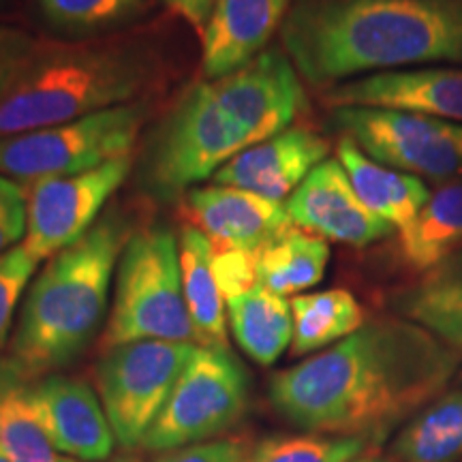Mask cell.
<instances>
[{"label": "cell", "mask_w": 462, "mask_h": 462, "mask_svg": "<svg viewBox=\"0 0 462 462\" xmlns=\"http://www.w3.org/2000/svg\"><path fill=\"white\" fill-rule=\"evenodd\" d=\"M460 356L407 319H377L270 381L282 418L315 435L373 441L441 396Z\"/></svg>", "instance_id": "cell-1"}, {"label": "cell", "mask_w": 462, "mask_h": 462, "mask_svg": "<svg viewBox=\"0 0 462 462\" xmlns=\"http://www.w3.org/2000/svg\"><path fill=\"white\" fill-rule=\"evenodd\" d=\"M281 39L300 78L315 86L462 67V0H298Z\"/></svg>", "instance_id": "cell-2"}, {"label": "cell", "mask_w": 462, "mask_h": 462, "mask_svg": "<svg viewBox=\"0 0 462 462\" xmlns=\"http://www.w3.org/2000/svg\"><path fill=\"white\" fill-rule=\"evenodd\" d=\"M131 229L129 217L106 210L75 245L48 259L28 285L9 354L28 377L67 366L92 343Z\"/></svg>", "instance_id": "cell-3"}, {"label": "cell", "mask_w": 462, "mask_h": 462, "mask_svg": "<svg viewBox=\"0 0 462 462\" xmlns=\"http://www.w3.org/2000/svg\"><path fill=\"white\" fill-rule=\"evenodd\" d=\"M159 75V56L143 42L42 43L0 101V140L140 101Z\"/></svg>", "instance_id": "cell-4"}, {"label": "cell", "mask_w": 462, "mask_h": 462, "mask_svg": "<svg viewBox=\"0 0 462 462\" xmlns=\"http://www.w3.org/2000/svg\"><path fill=\"white\" fill-rule=\"evenodd\" d=\"M255 146L238 118L223 106L210 79L184 90L150 131L140 161V182L161 201H173L198 182Z\"/></svg>", "instance_id": "cell-5"}, {"label": "cell", "mask_w": 462, "mask_h": 462, "mask_svg": "<svg viewBox=\"0 0 462 462\" xmlns=\"http://www.w3.org/2000/svg\"><path fill=\"white\" fill-rule=\"evenodd\" d=\"M137 340L198 345L184 300L178 236L167 225L133 231L116 265L101 349Z\"/></svg>", "instance_id": "cell-6"}, {"label": "cell", "mask_w": 462, "mask_h": 462, "mask_svg": "<svg viewBox=\"0 0 462 462\" xmlns=\"http://www.w3.org/2000/svg\"><path fill=\"white\" fill-rule=\"evenodd\" d=\"M150 103L140 99L0 140V173L20 184L75 176L126 157L140 142Z\"/></svg>", "instance_id": "cell-7"}, {"label": "cell", "mask_w": 462, "mask_h": 462, "mask_svg": "<svg viewBox=\"0 0 462 462\" xmlns=\"http://www.w3.org/2000/svg\"><path fill=\"white\" fill-rule=\"evenodd\" d=\"M248 407V377L229 349L195 346L163 411L142 446L150 452L204 443L242 420Z\"/></svg>", "instance_id": "cell-8"}, {"label": "cell", "mask_w": 462, "mask_h": 462, "mask_svg": "<svg viewBox=\"0 0 462 462\" xmlns=\"http://www.w3.org/2000/svg\"><path fill=\"white\" fill-rule=\"evenodd\" d=\"M195 346V343L137 340L103 351L97 364V390L116 443L126 449L142 446Z\"/></svg>", "instance_id": "cell-9"}, {"label": "cell", "mask_w": 462, "mask_h": 462, "mask_svg": "<svg viewBox=\"0 0 462 462\" xmlns=\"http://www.w3.org/2000/svg\"><path fill=\"white\" fill-rule=\"evenodd\" d=\"M332 125L366 157L432 180L462 176V125L385 107H332Z\"/></svg>", "instance_id": "cell-10"}, {"label": "cell", "mask_w": 462, "mask_h": 462, "mask_svg": "<svg viewBox=\"0 0 462 462\" xmlns=\"http://www.w3.org/2000/svg\"><path fill=\"white\" fill-rule=\"evenodd\" d=\"M131 167L133 157L126 154L97 170L26 184V236L22 246L28 255L42 263L75 245L99 221L103 208L123 187Z\"/></svg>", "instance_id": "cell-11"}, {"label": "cell", "mask_w": 462, "mask_h": 462, "mask_svg": "<svg viewBox=\"0 0 462 462\" xmlns=\"http://www.w3.org/2000/svg\"><path fill=\"white\" fill-rule=\"evenodd\" d=\"M210 82L255 143L287 131L306 106L302 78L279 48L263 50L245 67Z\"/></svg>", "instance_id": "cell-12"}, {"label": "cell", "mask_w": 462, "mask_h": 462, "mask_svg": "<svg viewBox=\"0 0 462 462\" xmlns=\"http://www.w3.org/2000/svg\"><path fill=\"white\" fill-rule=\"evenodd\" d=\"M287 215L293 227L323 240L366 246L394 234V227L368 210L338 159L328 157L289 195Z\"/></svg>", "instance_id": "cell-13"}, {"label": "cell", "mask_w": 462, "mask_h": 462, "mask_svg": "<svg viewBox=\"0 0 462 462\" xmlns=\"http://www.w3.org/2000/svg\"><path fill=\"white\" fill-rule=\"evenodd\" d=\"M330 107H385L462 125V67H418L364 75L332 86Z\"/></svg>", "instance_id": "cell-14"}, {"label": "cell", "mask_w": 462, "mask_h": 462, "mask_svg": "<svg viewBox=\"0 0 462 462\" xmlns=\"http://www.w3.org/2000/svg\"><path fill=\"white\" fill-rule=\"evenodd\" d=\"M31 401L39 424L58 452L86 462H103L112 456V424L86 381L48 374L31 383Z\"/></svg>", "instance_id": "cell-15"}, {"label": "cell", "mask_w": 462, "mask_h": 462, "mask_svg": "<svg viewBox=\"0 0 462 462\" xmlns=\"http://www.w3.org/2000/svg\"><path fill=\"white\" fill-rule=\"evenodd\" d=\"M189 215L217 251L257 255L270 242L293 229L287 208L251 190L210 184L187 193Z\"/></svg>", "instance_id": "cell-16"}, {"label": "cell", "mask_w": 462, "mask_h": 462, "mask_svg": "<svg viewBox=\"0 0 462 462\" xmlns=\"http://www.w3.org/2000/svg\"><path fill=\"white\" fill-rule=\"evenodd\" d=\"M328 152L330 143L326 137L302 126H289L279 135L236 154L215 173L212 182L282 201L328 159Z\"/></svg>", "instance_id": "cell-17"}, {"label": "cell", "mask_w": 462, "mask_h": 462, "mask_svg": "<svg viewBox=\"0 0 462 462\" xmlns=\"http://www.w3.org/2000/svg\"><path fill=\"white\" fill-rule=\"evenodd\" d=\"M289 14V0H217L201 32V71L218 79L268 50Z\"/></svg>", "instance_id": "cell-18"}, {"label": "cell", "mask_w": 462, "mask_h": 462, "mask_svg": "<svg viewBox=\"0 0 462 462\" xmlns=\"http://www.w3.org/2000/svg\"><path fill=\"white\" fill-rule=\"evenodd\" d=\"M338 161L362 204L398 231L407 227L430 199L421 178L377 163L346 137L338 142Z\"/></svg>", "instance_id": "cell-19"}, {"label": "cell", "mask_w": 462, "mask_h": 462, "mask_svg": "<svg viewBox=\"0 0 462 462\" xmlns=\"http://www.w3.org/2000/svg\"><path fill=\"white\" fill-rule=\"evenodd\" d=\"M178 251H180L184 300L198 345L229 349L227 302L215 274L212 242L195 225H184L178 236Z\"/></svg>", "instance_id": "cell-20"}, {"label": "cell", "mask_w": 462, "mask_h": 462, "mask_svg": "<svg viewBox=\"0 0 462 462\" xmlns=\"http://www.w3.org/2000/svg\"><path fill=\"white\" fill-rule=\"evenodd\" d=\"M402 319L424 328L441 343L462 349V253L426 270L413 287L394 300Z\"/></svg>", "instance_id": "cell-21"}, {"label": "cell", "mask_w": 462, "mask_h": 462, "mask_svg": "<svg viewBox=\"0 0 462 462\" xmlns=\"http://www.w3.org/2000/svg\"><path fill=\"white\" fill-rule=\"evenodd\" d=\"M227 323L240 349L262 366L279 360L293 338L291 302L262 285L229 300Z\"/></svg>", "instance_id": "cell-22"}, {"label": "cell", "mask_w": 462, "mask_h": 462, "mask_svg": "<svg viewBox=\"0 0 462 462\" xmlns=\"http://www.w3.org/2000/svg\"><path fill=\"white\" fill-rule=\"evenodd\" d=\"M0 448L11 462H75L51 446L31 401V377L0 356Z\"/></svg>", "instance_id": "cell-23"}, {"label": "cell", "mask_w": 462, "mask_h": 462, "mask_svg": "<svg viewBox=\"0 0 462 462\" xmlns=\"http://www.w3.org/2000/svg\"><path fill=\"white\" fill-rule=\"evenodd\" d=\"M462 248V182L430 195L420 215L401 231L404 262L420 273L458 255Z\"/></svg>", "instance_id": "cell-24"}, {"label": "cell", "mask_w": 462, "mask_h": 462, "mask_svg": "<svg viewBox=\"0 0 462 462\" xmlns=\"http://www.w3.org/2000/svg\"><path fill=\"white\" fill-rule=\"evenodd\" d=\"M330 262L328 240L304 229H289L255 255V279L276 296H291L315 287Z\"/></svg>", "instance_id": "cell-25"}, {"label": "cell", "mask_w": 462, "mask_h": 462, "mask_svg": "<svg viewBox=\"0 0 462 462\" xmlns=\"http://www.w3.org/2000/svg\"><path fill=\"white\" fill-rule=\"evenodd\" d=\"M291 356H309L351 337L364 326V310L346 289L302 293L291 300Z\"/></svg>", "instance_id": "cell-26"}, {"label": "cell", "mask_w": 462, "mask_h": 462, "mask_svg": "<svg viewBox=\"0 0 462 462\" xmlns=\"http://www.w3.org/2000/svg\"><path fill=\"white\" fill-rule=\"evenodd\" d=\"M401 462H452L462 454V388L439 396L396 437Z\"/></svg>", "instance_id": "cell-27"}, {"label": "cell", "mask_w": 462, "mask_h": 462, "mask_svg": "<svg viewBox=\"0 0 462 462\" xmlns=\"http://www.w3.org/2000/svg\"><path fill=\"white\" fill-rule=\"evenodd\" d=\"M148 5L150 0H37L45 22L73 37H90L129 24Z\"/></svg>", "instance_id": "cell-28"}, {"label": "cell", "mask_w": 462, "mask_h": 462, "mask_svg": "<svg viewBox=\"0 0 462 462\" xmlns=\"http://www.w3.org/2000/svg\"><path fill=\"white\" fill-rule=\"evenodd\" d=\"M368 439L334 435L268 437L248 449L245 462H354L368 448Z\"/></svg>", "instance_id": "cell-29"}, {"label": "cell", "mask_w": 462, "mask_h": 462, "mask_svg": "<svg viewBox=\"0 0 462 462\" xmlns=\"http://www.w3.org/2000/svg\"><path fill=\"white\" fill-rule=\"evenodd\" d=\"M37 265L22 245L0 257V349L7 343L15 309L24 300V291L31 285Z\"/></svg>", "instance_id": "cell-30"}, {"label": "cell", "mask_w": 462, "mask_h": 462, "mask_svg": "<svg viewBox=\"0 0 462 462\" xmlns=\"http://www.w3.org/2000/svg\"><path fill=\"white\" fill-rule=\"evenodd\" d=\"M26 187L0 173V257L24 242Z\"/></svg>", "instance_id": "cell-31"}, {"label": "cell", "mask_w": 462, "mask_h": 462, "mask_svg": "<svg viewBox=\"0 0 462 462\" xmlns=\"http://www.w3.org/2000/svg\"><path fill=\"white\" fill-rule=\"evenodd\" d=\"M42 42L31 32L14 26H0V101L17 82Z\"/></svg>", "instance_id": "cell-32"}, {"label": "cell", "mask_w": 462, "mask_h": 462, "mask_svg": "<svg viewBox=\"0 0 462 462\" xmlns=\"http://www.w3.org/2000/svg\"><path fill=\"white\" fill-rule=\"evenodd\" d=\"M215 263V274L221 287L225 302L231 298L240 296L257 285L255 279V255L242 251H217L212 257Z\"/></svg>", "instance_id": "cell-33"}, {"label": "cell", "mask_w": 462, "mask_h": 462, "mask_svg": "<svg viewBox=\"0 0 462 462\" xmlns=\"http://www.w3.org/2000/svg\"><path fill=\"white\" fill-rule=\"evenodd\" d=\"M248 443L242 437H225L165 452L157 462H245Z\"/></svg>", "instance_id": "cell-34"}, {"label": "cell", "mask_w": 462, "mask_h": 462, "mask_svg": "<svg viewBox=\"0 0 462 462\" xmlns=\"http://www.w3.org/2000/svg\"><path fill=\"white\" fill-rule=\"evenodd\" d=\"M165 3L170 5V9L176 11L178 15L184 17L195 31L204 32L217 0H165Z\"/></svg>", "instance_id": "cell-35"}, {"label": "cell", "mask_w": 462, "mask_h": 462, "mask_svg": "<svg viewBox=\"0 0 462 462\" xmlns=\"http://www.w3.org/2000/svg\"><path fill=\"white\" fill-rule=\"evenodd\" d=\"M107 462H143V460H142V458H137V456L125 454V456H118V458H114V460H107Z\"/></svg>", "instance_id": "cell-36"}, {"label": "cell", "mask_w": 462, "mask_h": 462, "mask_svg": "<svg viewBox=\"0 0 462 462\" xmlns=\"http://www.w3.org/2000/svg\"><path fill=\"white\" fill-rule=\"evenodd\" d=\"M0 462H11V458H9L7 454H5L3 448H0Z\"/></svg>", "instance_id": "cell-37"}, {"label": "cell", "mask_w": 462, "mask_h": 462, "mask_svg": "<svg viewBox=\"0 0 462 462\" xmlns=\"http://www.w3.org/2000/svg\"><path fill=\"white\" fill-rule=\"evenodd\" d=\"M354 462H379V460H354Z\"/></svg>", "instance_id": "cell-38"}]
</instances>
